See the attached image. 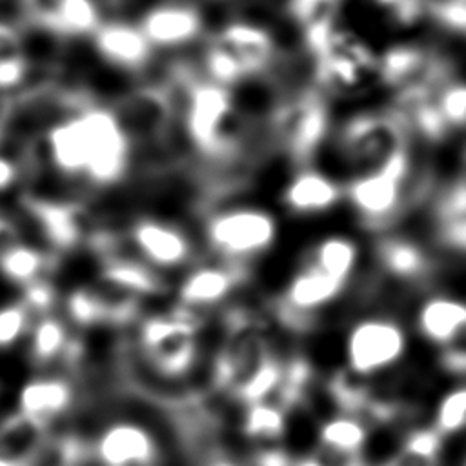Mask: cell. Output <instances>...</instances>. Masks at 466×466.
I'll use <instances>...</instances> for the list:
<instances>
[{
  "mask_svg": "<svg viewBox=\"0 0 466 466\" xmlns=\"http://www.w3.org/2000/svg\"><path fill=\"white\" fill-rule=\"evenodd\" d=\"M42 151L58 175L106 189L127 177L135 146L111 104L93 98L42 131Z\"/></svg>",
  "mask_w": 466,
  "mask_h": 466,
  "instance_id": "1",
  "label": "cell"
},
{
  "mask_svg": "<svg viewBox=\"0 0 466 466\" xmlns=\"http://www.w3.org/2000/svg\"><path fill=\"white\" fill-rule=\"evenodd\" d=\"M226 333L213 360V384L231 399L251 406L266 402L277 391L282 362L264 322L246 309H231Z\"/></svg>",
  "mask_w": 466,
  "mask_h": 466,
  "instance_id": "2",
  "label": "cell"
},
{
  "mask_svg": "<svg viewBox=\"0 0 466 466\" xmlns=\"http://www.w3.org/2000/svg\"><path fill=\"white\" fill-rule=\"evenodd\" d=\"M184 135L208 162L233 164L244 149V129L233 89L208 80L198 69L171 84Z\"/></svg>",
  "mask_w": 466,
  "mask_h": 466,
  "instance_id": "3",
  "label": "cell"
},
{
  "mask_svg": "<svg viewBox=\"0 0 466 466\" xmlns=\"http://www.w3.org/2000/svg\"><path fill=\"white\" fill-rule=\"evenodd\" d=\"M279 58V44L266 25L235 18L208 35L202 47V75L224 87L268 73Z\"/></svg>",
  "mask_w": 466,
  "mask_h": 466,
  "instance_id": "4",
  "label": "cell"
},
{
  "mask_svg": "<svg viewBox=\"0 0 466 466\" xmlns=\"http://www.w3.org/2000/svg\"><path fill=\"white\" fill-rule=\"evenodd\" d=\"M202 237L218 260L248 266L277 242L279 222L269 209L257 204L217 206L206 211Z\"/></svg>",
  "mask_w": 466,
  "mask_h": 466,
  "instance_id": "5",
  "label": "cell"
},
{
  "mask_svg": "<svg viewBox=\"0 0 466 466\" xmlns=\"http://www.w3.org/2000/svg\"><path fill=\"white\" fill-rule=\"evenodd\" d=\"M331 129L329 106L317 86L286 93L269 113L273 144L297 166H311Z\"/></svg>",
  "mask_w": 466,
  "mask_h": 466,
  "instance_id": "6",
  "label": "cell"
},
{
  "mask_svg": "<svg viewBox=\"0 0 466 466\" xmlns=\"http://www.w3.org/2000/svg\"><path fill=\"white\" fill-rule=\"evenodd\" d=\"M18 206L25 220L42 240V248L62 257L76 249H87L104 222L96 211L80 198H55L24 191Z\"/></svg>",
  "mask_w": 466,
  "mask_h": 466,
  "instance_id": "7",
  "label": "cell"
},
{
  "mask_svg": "<svg viewBox=\"0 0 466 466\" xmlns=\"http://www.w3.org/2000/svg\"><path fill=\"white\" fill-rule=\"evenodd\" d=\"M411 131L393 109H368L350 116L339 129V149L355 175L384 167L410 151Z\"/></svg>",
  "mask_w": 466,
  "mask_h": 466,
  "instance_id": "8",
  "label": "cell"
},
{
  "mask_svg": "<svg viewBox=\"0 0 466 466\" xmlns=\"http://www.w3.org/2000/svg\"><path fill=\"white\" fill-rule=\"evenodd\" d=\"M317 87L324 93L351 96L379 82V55L355 31L339 25L309 53Z\"/></svg>",
  "mask_w": 466,
  "mask_h": 466,
  "instance_id": "9",
  "label": "cell"
},
{
  "mask_svg": "<svg viewBox=\"0 0 466 466\" xmlns=\"http://www.w3.org/2000/svg\"><path fill=\"white\" fill-rule=\"evenodd\" d=\"M200 326L198 311L177 304L171 311L140 322V351L157 373L167 379H180L197 362Z\"/></svg>",
  "mask_w": 466,
  "mask_h": 466,
  "instance_id": "10",
  "label": "cell"
},
{
  "mask_svg": "<svg viewBox=\"0 0 466 466\" xmlns=\"http://www.w3.org/2000/svg\"><path fill=\"white\" fill-rule=\"evenodd\" d=\"M411 153L380 169L359 173L344 186V197L362 224L373 231L386 229L404 209L411 195Z\"/></svg>",
  "mask_w": 466,
  "mask_h": 466,
  "instance_id": "11",
  "label": "cell"
},
{
  "mask_svg": "<svg viewBox=\"0 0 466 466\" xmlns=\"http://www.w3.org/2000/svg\"><path fill=\"white\" fill-rule=\"evenodd\" d=\"M111 107L135 147L164 142L178 118L175 91L155 80L131 87Z\"/></svg>",
  "mask_w": 466,
  "mask_h": 466,
  "instance_id": "12",
  "label": "cell"
},
{
  "mask_svg": "<svg viewBox=\"0 0 466 466\" xmlns=\"http://www.w3.org/2000/svg\"><path fill=\"white\" fill-rule=\"evenodd\" d=\"M408 348L404 328L388 317L357 320L346 335L348 370L359 377L384 371L397 364Z\"/></svg>",
  "mask_w": 466,
  "mask_h": 466,
  "instance_id": "13",
  "label": "cell"
},
{
  "mask_svg": "<svg viewBox=\"0 0 466 466\" xmlns=\"http://www.w3.org/2000/svg\"><path fill=\"white\" fill-rule=\"evenodd\" d=\"M126 240L135 255L155 269H173L195 255L189 233L177 222L157 215H138L131 220Z\"/></svg>",
  "mask_w": 466,
  "mask_h": 466,
  "instance_id": "14",
  "label": "cell"
},
{
  "mask_svg": "<svg viewBox=\"0 0 466 466\" xmlns=\"http://www.w3.org/2000/svg\"><path fill=\"white\" fill-rule=\"evenodd\" d=\"M346 284L335 280L315 266L309 258L299 266L289 277L282 295L277 299L275 313L282 324L291 328H304L309 317L335 300Z\"/></svg>",
  "mask_w": 466,
  "mask_h": 466,
  "instance_id": "15",
  "label": "cell"
},
{
  "mask_svg": "<svg viewBox=\"0 0 466 466\" xmlns=\"http://www.w3.org/2000/svg\"><path fill=\"white\" fill-rule=\"evenodd\" d=\"M138 29L157 49H177L197 42L206 29L204 13L189 0H160L137 20Z\"/></svg>",
  "mask_w": 466,
  "mask_h": 466,
  "instance_id": "16",
  "label": "cell"
},
{
  "mask_svg": "<svg viewBox=\"0 0 466 466\" xmlns=\"http://www.w3.org/2000/svg\"><path fill=\"white\" fill-rule=\"evenodd\" d=\"M100 0H31L25 4L24 24L60 38L91 36L102 24Z\"/></svg>",
  "mask_w": 466,
  "mask_h": 466,
  "instance_id": "17",
  "label": "cell"
},
{
  "mask_svg": "<svg viewBox=\"0 0 466 466\" xmlns=\"http://www.w3.org/2000/svg\"><path fill=\"white\" fill-rule=\"evenodd\" d=\"M89 38L96 56L124 73L140 75L155 58V47L147 42L137 22L104 18Z\"/></svg>",
  "mask_w": 466,
  "mask_h": 466,
  "instance_id": "18",
  "label": "cell"
},
{
  "mask_svg": "<svg viewBox=\"0 0 466 466\" xmlns=\"http://www.w3.org/2000/svg\"><path fill=\"white\" fill-rule=\"evenodd\" d=\"M248 277L249 269L246 264L226 260L197 264L178 284V304L200 313L202 309L224 302L238 286L248 280Z\"/></svg>",
  "mask_w": 466,
  "mask_h": 466,
  "instance_id": "19",
  "label": "cell"
},
{
  "mask_svg": "<svg viewBox=\"0 0 466 466\" xmlns=\"http://www.w3.org/2000/svg\"><path fill=\"white\" fill-rule=\"evenodd\" d=\"M100 466H158L160 451L153 435L135 422L107 426L91 451Z\"/></svg>",
  "mask_w": 466,
  "mask_h": 466,
  "instance_id": "20",
  "label": "cell"
},
{
  "mask_svg": "<svg viewBox=\"0 0 466 466\" xmlns=\"http://www.w3.org/2000/svg\"><path fill=\"white\" fill-rule=\"evenodd\" d=\"M344 197L340 186L331 175L313 167H299L284 184L282 204L295 215H319L335 208Z\"/></svg>",
  "mask_w": 466,
  "mask_h": 466,
  "instance_id": "21",
  "label": "cell"
},
{
  "mask_svg": "<svg viewBox=\"0 0 466 466\" xmlns=\"http://www.w3.org/2000/svg\"><path fill=\"white\" fill-rule=\"evenodd\" d=\"M98 282L142 300L162 295L167 289L158 269L142 262L137 255H127L124 249L98 260Z\"/></svg>",
  "mask_w": 466,
  "mask_h": 466,
  "instance_id": "22",
  "label": "cell"
},
{
  "mask_svg": "<svg viewBox=\"0 0 466 466\" xmlns=\"http://www.w3.org/2000/svg\"><path fill=\"white\" fill-rule=\"evenodd\" d=\"M375 255L384 273L402 282H420L433 271V260L426 248L404 235H382L377 240Z\"/></svg>",
  "mask_w": 466,
  "mask_h": 466,
  "instance_id": "23",
  "label": "cell"
},
{
  "mask_svg": "<svg viewBox=\"0 0 466 466\" xmlns=\"http://www.w3.org/2000/svg\"><path fill=\"white\" fill-rule=\"evenodd\" d=\"M29 357L36 366H46L55 360L76 366L82 357V344L69 335L67 324L60 317L49 313L36 319L31 326Z\"/></svg>",
  "mask_w": 466,
  "mask_h": 466,
  "instance_id": "24",
  "label": "cell"
},
{
  "mask_svg": "<svg viewBox=\"0 0 466 466\" xmlns=\"http://www.w3.org/2000/svg\"><path fill=\"white\" fill-rule=\"evenodd\" d=\"M75 391L67 379L40 377L29 380L18 393V411L46 422H51L66 413L73 404Z\"/></svg>",
  "mask_w": 466,
  "mask_h": 466,
  "instance_id": "25",
  "label": "cell"
},
{
  "mask_svg": "<svg viewBox=\"0 0 466 466\" xmlns=\"http://www.w3.org/2000/svg\"><path fill=\"white\" fill-rule=\"evenodd\" d=\"M60 257L27 240L0 253V275L20 289L53 279Z\"/></svg>",
  "mask_w": 466,
  "mask_h": 466,
  "instance_id": "26",
  "label": "cell"
},
{
  "mask_svg": "<svg viewBox=\"0 0 466 466\" xmlns=\"http://www.w3.org/2000/svg\"><path fill=\"white\" fill-rule=\"evenodd\" d=\"M466 326V302L450 295L428 297L417 311L419 333L437 344L444 346Z\"/></svg>",
  "mask_w": 466,
  "mask_h": 466,
  "instance_id": "27",
  "label": "cell"
},
{
  "mask_svg": "<svg viewBox=\"0 0 466 466\" xmlns=\"http://www.w3.org/2000/svg\"><path fill=\"white\" fill-rule=\"evenodd\" d=\"M49 435V424L16 410L0 420V457L16 466H24Z\"/></svg>",
  "mask_w": 466,
  "mask_h": 466,
  "instance_id": "28",
  "label": "cell"
},
{
  "mask_svg": "<svg viewBox=\"0 0 466 466\" xmlns=\"http://www.w3.org/2000/svg\"><path fill=\"white\" fill-rule=\"evenodd\" d=\"M344 0H286V9L302 35L308 53L315 51L337 29Z\"/></svg>",
  "mask_w": 466,
  "mask_h": 466,
  "instance_id": "29",
  "label": "cell"
},
{
  "mask_svg": "<svg viewBox=\"0 0 466 466\" xmlns=\"http://www.w3.org/2000/svg\"><path fill=\"white\" fill-rule=\"evenodd\" d=\"M368 441L366 424L353 415H337L319 428V442L329 459L360 457Z\"/></svg>",
  "mask_w": 466,
  "mask_h": 466,
  "instance_id": "30",
  "label": "cell"
},
{
  "mask_svg": "<svg viewBox=\"0 0 466 466\" xmlns=\"http://www.w3.org/2000/svg\"><path fill=\"white\" fill-rule=\"evenodd\" d=\"M359 244L348 235L322 237L311 248L308 258L335 280L348 284L359 264Z\"/></svg>",
  "mask_w": 466,
  "mask_h": 466,
  "instance_id": "31",
  "label": "cell"
},
{
  "mask_svg": "<svg viewBox=\"0 0 466 466\" xmlns=\"http://www.w3.org/2000/svg\"><path fill=\"white\" fill-rule=\"evenodd\" d=\"M91 450L75 433L49 435L24 466H84Z\"/></svg>",
  "mask_w": 466,
  "mask_h": 466,
  "instance_id": "32",
  "label": "cell"
},
{
  "mask_svg": "<svg viewBox=\"0 0 466 466\" xmlns=\"http://www.w3.org/2000/svg\"><path fill=\"white\" fill-rule=\"evenodd\" d=\"M442 437L433 428L411 431L382 466H439Z\"/></svg>",
  "mask_w": 466,
  "mask_h": 466,
  "instance_id": "33",
  "label": "cell"
},
{
  "mask_svg": "<svg viewBox=\"0 0 466 466\" xmlns=\"http://www.w3.org/2000/svg\"><path fill=\"white\" fill-rule=\"evenodd\" d=\"M242 430L253 441H279L286 431V411L271 400L251 404L244 413Z\"/></svg>",
  "mask_w": 466,
  "mask_h": 466,
  "instance_id": "34",
  "label": "cell"
},
{
  "mask_svg": "<svg viewBox=\"0 0 466 466\" xmlns=\"http://www.w3.org/2000/svg\"><path fill=\"white\" fill-rule=\"evenodd\" d=\"M66 313L73 324L82 328L106 326L104 304L96 284L71 289L66 297Z\"/></svg>",
  "mask_w": 466,
  "mask_h": 466,
  "instance_id": "35",
  "label": "cell"
},
{
  "mask_svg": "<svg viewBox=\"0 0 466 466\" xmlns=\"http://www.w3.org/2000/svg\"><path fill=\"white\" fill-rule=\"evenodd\" d=\"M433 106L448 133L466 127V82L451 78L433 95Z\"/></svg>",
  "mask_w": 466,
  "mask_h": 466,
  "instance_id": "36",
  "label": "cell"
},
{
  "mask_svg": "<svg viewBox=\"0 0 466 466\" xmlns=\"http://www.w3.org/2000/svg\"><path fill=\"white\" fill-rule=\"evenodd\" d=\"M466 428V386H459L444 393L439 400L435 417H433V430L444 437L457 433Z\"/></svg>",
  "mask_w": 466,
  "mask_h": 466,
  "instance_id": "37",
  "label": "cell"
},
{
  "mask_svg": "<svg viewBox=\"0 0 466 466\" xmlns=\"http://www.w3.org/2000/svg\"><path fill=\"white\" fill-rule=\"evenodd\" d=\"M35 317L18 299L0 308V348H9L18 342L33 326Z\"/></svg>",
  "mask_w": 466,
  "mask_h": 466,
  "instance_id": "38",
  "label": "cell"
},
{
  "mask_svg": "<svg viewBox=\"0 0 466 466\" xmlns=\"http://www.w3.org/2000/svg\"><path fill=\"white\" fill-rule=\"evenodd\" d=\"M31 171L27 151L22 155H9L0 147V195L13 191Z\"/></svg>",
  "mask_w": 466,
  "mask_h": 466,
  "instance_id": "39",
  "label": "cell"
},
{
  "mask_svg": "<svg viewBox=\"0 0 466 466\" xmlns=\"http://www.w3.org/2000/svg\"><path fill=\"white\" fill-rule=\"evenodd\" d=\"M441 364L451 373H466V326L441 346Z\"/></svg>",
  "mask_w": 466,
  "mask_h": 466,
  "instance_id": "40",
  "label": "cell"
},
{
  "mask_svg": "<svg viewBox=\"0 0 466 466\" xmlns=\"http://www.w3.org/2000/svg\"><path fill=\"white\" fill-rule=\"evenodd\" d=\"M379 7L386 9L391 18L399 24H411L426 15V2L428 0H371Z\"/></svg>",
  "mask_w": 466,
  "mask_h": 466,
  "instance_id": "41",
  "label": "cell"
},
{
  "mask_svg": "<svg viewBox=\"0 0 466 466\" xmlns=\"http://www.w3.org/2000/svg\"><path fill=\"white\" fill-rule=\"evenodd\" d=\"M291 464L293 461L288 457V453L279 448L260 450L253 459V466H291Z\"/></svg>",
  "mask_w": 466,
  "mask_h": 466,
  "instance_id": "42",
  "label": "cell"
},
{
  "mask_svg": "<svg viewBox=\"0 0 466 466\" xmlns=\"http://www.w3.org/2000/svg\"><path fill=\"white\" fill-rule=\"evenodd\" d=\"M291 466H329V464L326 462V459H322V457H319V455H309V457L293 461Z\"/></svg>",
  "mask_w": 466,
  "mask_h": 466,
  "instance_id": "43",
  "label": "cell"
},
{
  "mask_svg": "<svg viewBox=\"0 0 466 466\" xmlns=\"http://www.w3.org/2000/svg\"><path fill=\"white\" fill-rule=\"evenodd\" d=\"M0 466H16V464H13V462H9V461H5V459L0 457Z\"/></svg>",
  "mask_w": 466,
  "mask_h": 466,
  "instance_id": "44",
  "label": "cell"
},
{
  "mask_svg": "<svg viewBox=\"0 0 466 466\" xmlns=\"http://www.w3.org/2000/svg\"><path fill=\"white\" fill-rule=\"evenodd\" d=\"M462 466H466V457H464V461H462Z\"/></svg>",
  "mask_w": 466,
  "mask_h": 466,
  "instance_id": "45",
  "label": "cell"
},
{
  "mask_svg": "<svg viewBox=\"0 0 466 466\" xmlns=\"http://www.w3.org/2000/svg\"><path fill=\"white\" fill-rule=\"evenodd\" d=\"M461 2H466V0H461Z\"/></svg>",
  "mask_w": 466,
  "mask_h": 466,
  "instance_id": "46",
  "label": "cell"
}]
</instances>
